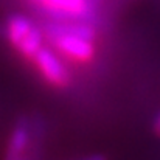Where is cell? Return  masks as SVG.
Masks as SVG:
<instances>
[{"instance_id": "1", "label": "cell", "mask_w": 160, "mask_h": 160, "mask_svg": "<svg viewBox=\"0 0 160 160\" xmlns=\"http://www.w3.org/2000/svg\"><path fill=\"white\" fill-rule=\"evenodd\" d=\"M45 33L52 39L54 48L68 59L76 62H90L95 53V30L84 22H53L45 27Z\"/></svg>"}, {"instance_id": "2", "label": "cell", "mask_w": 160, "mask_h": 160, "mask_svg": "<svg viewBox=\"0 0 160 160\" xmlns=\"http://www.w3.org/2000/svg\"><path fill=\"white\" fill-rule=\"evenodd\" d=\"M6 36L16 52L33 61L38 52L44 47L42 30L27 16L12 14L6 20Z\"/></svg>"}, {"instance_id": "3", "label": "cell", "mask_w": 160, "mask_h": 160, "mask_svg": "<svg viewBox=\"0 0 160 160\" xmlns=\"http://www.w3.org/2000/svg\"><path fill=\"white\" fill-rule=\"evenodd\" d=\"M36 68L39 70L41 76L54 87H67L70 84V72L67 70L65 64L59 59V56L53 50L42 47L38 54L33 58Z\"/></svg>"}, {"instance_id": "4", "label": "cell", "mask_w": 160, "mask_h": 160, "mask_svg": "<svg viewBox=\"0 0 160 160\" xmlns=\"http://www.w3.org/2000/svg\"><path fill=\"white\" fill-rule=\"evenodd\" d=\"M36 6L58 19L89 20L92 14V0H39Z\"/></svg>"}, {"instance_id": "5", "label": "cell", "mask_w": 160, "mask_h": 160, "mask_svg": "<svg viewBox=\"0 0 160 160\" xmlns=\"http://www.w3.org/2000/svg\"><path fill=\"white\" fill-rule=\"evenodd\" d=\"M31 142V134L27 121H19L11 132L5 160H22L27 156V149Z\"/></svg>"}, {"instance_id": "6", "label": "cell", "mask_w": 160, "mask_h": 160, "mask_svg": "<svg viewBox=\"0 0 160 160\" xmlns=\"http://www.w3.org/2000/svg\"><path fill=\"white\" fill-rule=\"evenodd\" d=\"M79 160H107V159L106 156H103V154H90V156H86V157H82Z\"/></svg>"}, {"instance_id": "7", "label": "cell", "mask_w": 160, "mask_h": 160, "mask_svg": "<svg viewBox=\"0 0 160 160\" xmlns=\"http://www.w3.org/2000/svg\"><path fill=\"white\" fill-rule=\"evenodd\" d=\"M154 132L160 135V113L157 115V118H156V121H154Z\"/></svg>"}, {"instance_id": "8", "label": "cell", "mask_w": 160, "mask_h": 160, "mask_svg": "<svg viewBox=\"0 0 160 160\" xmlns=\"http://www.w3.org/2000/svg\"><path fill=\"white\" fill-rule=\"evenodd\" d=\"M28 3H33V5H38L39 3V0H27Z\"/></svg>"}]
</instances>
